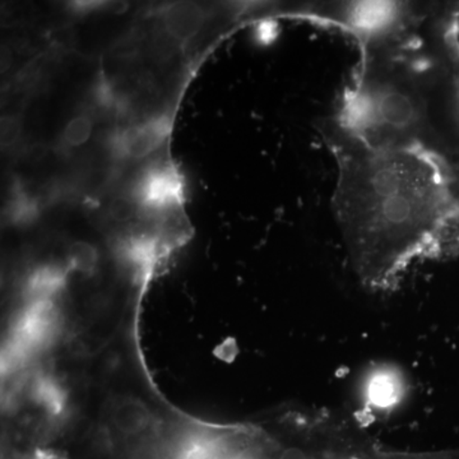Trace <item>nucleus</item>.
I'll return each mask as SVG.
<instances>
[{
	"mask_svg": "<svg viewBox=\"0 0 459 459\" xmlns=\"http://www.w3.org/2000/svg\"><path fill=\"white\" fill-rule=\"evenodd\" d=\"M319 129L336 160L337 223L364 285L392 289L413 262L459 240L451 169L416 151L370 144L334 117Z\"/></svg>",
	"mask_w": 459,
	"mask_h": 459,
	"instance_id": "f257e3e1",
	"label": "nucleus"
},
{
	"mask_svg": "<svg viewBox=\"0 0 459 459\" xmlns=\"http://www.w3.org/2000/svg\"><path fill=\"white\" fill-rule=\"evenodd\" d=\"M459 13L407 2L359 39L360 63L336 114L362 140L455 168L459 156Z\"/></svg>",
	"mask_w": 459,
	"mask_h": 459,
	"instance_id": "f03ea898",
	"label": "nucleus"
},
{
	"mask_svg": "<svg viewBox=\"0 0 459 459\" xmlns=\"http://www.w3.org/2000/svg\"><path fill=\"white\" fill-rule=\"evenodd\" d=\"M169 131V117H155L119 133L114 142V147L122 156L143 159L155 152L157 148L164 143Z\"/></svg>",
	"mask_w": 459,
	"mask_h": 459,
	"instance_id": "7ed1b4c3",
	"label": "nucleus"
},
{
	"mask_svg": "<svg viewBox=\"0 0 459 459\" xmlns=\"http://www.w3.org/2000/svg\"><path fill=\"white\" fill-rule=\"evenodd\" d=\"M183 188L179 177L169 169L148 172L138 188V201L148 208H165L179 204Z\"/></svg>",
	"mask_w": 459,
	"mask_h": 459,
	"instance_id": "20e7f679",
	"label": "nucleus"
},
{
	"mask_svg": "<svg viewBox=\"0 0 459 459\" xmlns=\"http://www.w3.org/2000/svg\"><path fill=\"white\" fill-rule=\"evenodd\" d=\"M307 459H402L397 452L380 449L373 444L350 440H322L312 444Z\"/></svg>",
	"mask_w": 459,
	"mask_h": 459,
	"instance_id": "39448f33",
	"label": "nucleus"
},
{
	"mask_svg": "<svg viewBox=\"0 0 459 459\" xmlns=\"http://www.w3.org/2000/svg\"><path fill=\"white\" fill-rule=\"evenodd\" d=\"M365 394L370 406L377 410L392 409L403 394V383L394 370H377L368 380Z\"/></svg>",
	"mask_w": 459,
	"mask_h": 459,
	"instance_id": "423d86ee",
	"label": "nucleus"
},
{
	"mask_svg": "<svg viewBox=\"0 0 459 459\" xmlns=\"http://www.w3.org/2000/svg\"><path fill=\"white\" fill-rule=\"evenodd\" d=\"M204 11L197 5H174L166 13L165 25L170 36L186 40L197 35L204 26Z\"/></svg>",
	"mask_w": 459,
	"mask_h": 459,
	"instance_id": "0eeeda50",
	"label": "nucleus"
},
{
	"mask_svg": "<svg viewBox=\"0 0 459 459\" xmlns=\"http://www.w3.org/2000/svg\"><path fill=\"white\" fill-rule=\"evenodd\" d=\"M92 123L87 117H77L69 120L65 129V140L69 146H81L90 140Z\"/></svg>",
	"mask_w": 459,
	"mask_h": 459,
	"instance_id": "6e6552de",
	"label": "nucleus"
},
{
	"mask_svg": "<svg viewBox=\"0 0 459 459\" xmlns=\"http://www.w3.org/2000/svg\"><path fill=\"white\" fill-rule=\"evenodd\" d=\"M71 259L75 267L86 271L95 264L96 253L89 244L75 243L71 247Z\"/></svg>",
	"mask_w": 459,
	"mask_h": 459,
	"instance_id": "1a4fd4ad",
	"label": "nucleus"
},
{
	"mask_svg": "<svg viewBox=\"0 0 459 459\" xmlns=\"http://www.w3.org/2000/svg\"><path fill=\"white\" fill-rule=\"evenodd\" d=\"M21 126L13 117H4L2 120V146L9 147L13 146L16 143L18 138H20Z\"/></svg>",
	"mask_w": 459,
	"mask_h": 459,
	"instance_id": "9d476101",
	"label": "nucleus"
},
{
	"mask_svg": "<svg viewBox=\"0 0 459 459\" xmlns=\"http://www.w3.org/2000/svg\"><path fill=\"white\" fill-rule=\"evenodd\" d=\"M133 211H134V207H133L132 202L124 201V199H117L113 207H111V213L117 220L129 219L133 214Z\"/></svg>",
	"mask_w": 459,
	"mask_h": 459,
	"instance_id": "9b49d317",
	"label": "nucleus"
}]
</instances>
